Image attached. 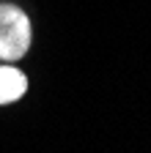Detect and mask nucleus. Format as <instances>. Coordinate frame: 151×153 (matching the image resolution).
Masks as SVG:
<instances>
[{
	"label": "nucleus",
	"instance_id": "nucleus-1",
	"mask_svg": "<svg viewBox=\"0 0 151 153\" xmlns=\"http://www.w3.org/2000/svg\"><path fill=\"white\" fill-rule=\"evenodd\" d=\"M30 47V22L14 6H0V57L17 60Z\"/></svg>",
	"mask_w": 151,
	"mask_h": 153
},
{
	"label": "nucleus",
	"instance_id": "nucleus-2",
	"mask_svg": "<svg viewBox=\"0 0 151 153\" xmlns=\"http://www.w3.org/2000/svg\"><path fill=\"white\" fill-rule=\"evenodd\" d=\"M25 88H28L25 74H20V71L11 68V66H0V104L17 101L25 93Z\"/></svg>",
	"mask_w": 151,
	"mask_h": 153
}]
</instances>
